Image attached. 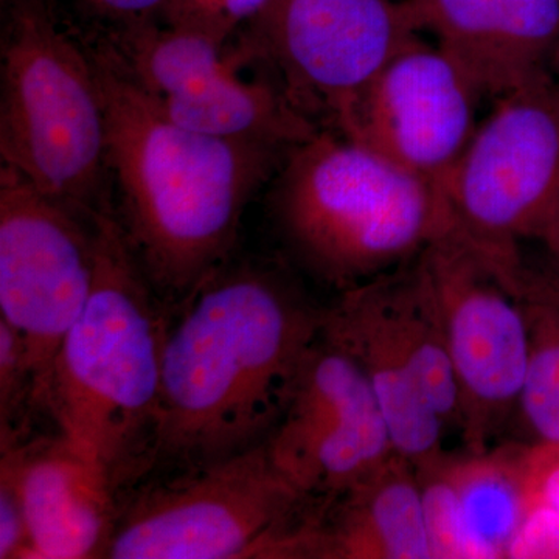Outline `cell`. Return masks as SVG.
I'll return each instance as SVG.
<instances>
[{
	"label": "cell",
	"mask_w": 559,
	"mask_h": 559,
	"mask_svg": "<svg viewBox=\"0 0 559 559\" xmlns=\"http://www.w3.org/2000/svg\"><path fill=\"white\" fill-rule=\"evenodd\" d=\"M3 3L11 7L22 5V3H46V5L53 7V0H3Z\"/></svg>",
	"instance_id": "83f0119b"
},
{
	"label": "cell",
	"mask_w": 559,
	"mask_h": 559,
	"mask_svg": "<svg viewBox=\"0 0 559 559\" xmlns=\"http://www.w3.org/2000/svg\"><path fill=\"white\" fill-rule=\"evenodd\" d=\"M151 289L114 209H103L94 288L58 349L43 412L116 489L139 476L159 403L168 322Z\"/></svg>",
	"instance_id": "3957f363"
},
{
	"label": "cell",
	"mask_w": 559,
	"mask_h": 559,
	"mask_svg": "<svg viewBox=\"0 0 559 559\" xmlns=\"http://www.w3.org/2000/svg\"><path fill=\"white\" fill-rule=\"evenodd\" d=\"M452 226L510 270L559 202V81L554 73L496 98L441 182Z\"/></svg>",
	"instance_id": "ba28073f"
},
{
	"label": "cell",
	"mask_w": 559,
	"mask_h": 559,
	"mask_svg": "<svg viewBox=\"0 0 559 559\" xmlns=\"http://www.w3.org/2000/svg\"><path fill=\"white\" fill-rule=\"evenodd\" d=\"M547 278H549V282L551 283V286H554L555 293L558 294L559 297V282L557 278L554 277V275L549 274L547 275Z\"/></svg>",
	"instance_id": "f546056e"
},
{
	"label": "cell",
	"mask_w": 559,
	"mask_h": 559,
	"mask_svg": "<svg viewBox=\"0 0 559 559\" xmlns=\"http://www.w3.org/2000/svg\"><path fill=\"white\" fill-rule=\"evenodd\" d=\"M87 50L105 103L117 221L151 288L182 301L227 263L242 213L289 148L180 127L109 39Z\"/></svg>",
	"instance_id": "7a4b0ae2"
},
{
	"label": "cell",
	"mask_w": 559,
	"mask_h": 559,
	"mask_svg": "<svg viewBox=\"0 0 559 559\" xmlns=\"http://www.w3.org/2000/svg\"><path fill=\"white\" fill-rule=\"evenodd\" d=\"M322 334L359 364L380 403L395 451L414 468L441 457L447 426L426 395L377 280L341 293L340 301L322 311Z\"/></svg>",
	"instance_id": "2e32d148"
},
{
	"label": "cell",
	"mask_w": 559,
	"mask_h": 559,
	"mask_svg": "<svg viewBox=\"0 0 559 559\" xmlns=\"http://www.w3.org/2000/svg\"><path fill=\"white\" fill-rule=\"evenodd\" d=\"M554 75L557 76L558 81H559V47H558V50H557V55H555V60H554Z\"/></svg>",
	"instance_id": "f1b7e54d"
},
{
	"label": "cell",
	"mask_w": 559,
	"mask_h": 559,
	"mask_svg": "<svg viewBox=\"0 0 559 559\" xmlns=\"http://www.w3.org/2000/svg\"><path fill=\"white\" fill-rule=\"evenodd\" d=\"M0 156L55 200L97 213L106 200L108 131L90 50L53 7H11L0 68Z\"/></svg>",
	"instance_id": "5b68a950"
},
{
	"label": "cell",
	"mask_w": 559,
	"mask_h": 559,
	"mask_svg": "<svg viewBox=\"0 0 559 559\" xmlns=\"http://www.w3.org/2000/svg\"><path fill=\"white\" fill-rule=\"evenodd\" d=\"M28 532L24 506L13 479L0 471V559H24Z\"/></svg>",
	"instance_id": "cb8c5ba5"
},
{
	"label": "cell",
	"mask_w": 559,
	"mask_h": 559,
	"mask_svg": "<svg viewBox=\"0 0 559 559\" xmlns=\"http://www.w3.org/2000/svg\"><path fill=\"white\" fill-rule=\"evenodd\" d=\"M451 455L415 468L432 559H484L471 538L452 477Z\"/></svg>",
	"instance_id": "ffe728a7"
},
{
	"label": "cell",
	"mask_w": 559,
	"mask_h": 559,
	"mask_svg": "<svg viewBox=\"0 0 559 559\" xmlns=\"http://www.w3.org/2000/svg\"><path fill=\"white\" fill-rule=\"evenodd\" d=\"M168 2L170 0H80L91 17L112 25L114 31L138 22L159 20Z\"/></svg>",
	"instance_id": "484cf974"
},
{
	"label": "cell",
	"mask_w": 559,
	"mask_h": 559,
	"mask_svg": "<svg viewBox=\"0 0 559 559\" xmlns=\"http://www.w3.org/2000/svg\"><path fill=\"white\" fill-rule=\"evenodd\" d=\"M428 280L459 390L460 426L468 454L489 441L518 409L528 360L522 304L525 271L509 270L454 226L418 253Z\"/></svg>",
	"instance_id": "52a82bcc"
},
{
	"label": "cell",
	"mask_w": 559,
	"mask_h": 559,
	"mask_svg": "<svg viewBox=\"0 0 559 559\" xmlns=\"http://www.w3.org/2000/svg\"><path fill=\"white\" fill-rule=\"evenodd\" d=\"M0 471L13 479L24 506V559L103 558L117 520L116 488L64 437L2 451Z\"/></svg>",
	"instance_id": "9a60e30c"
},
{
	"label": "cell",
	"mask_w": 559,
	"mask_h": 559,
	"mask_svg": "<svg viewBox=\"0 0 559 559\" xmlns=\"http://www.w3.org/2000/svg\"><path fill=\"white\" fill-rule=\"evenodd\" d=\"M418 35L406 0H278L250 28L249 49L277 62L307 116L319 108L334 121Z\"/></svg>",
	"instance_id": "7c38bea8"
},
{
	"label": "cell",
	"mask_w": 559,
	"mask_h": 559,
	"mask_svg": "<svg viewBox=\"0 0 559 559\" xmlns=\"http://www.w3.org/2000/svg\"><path fill=\"white\" fill-rule=\"evenodd\" d=\"M522 304L530 348L518 407L535 443L559 444V297L547 275L525 271Z\"/></svg>",
	"instance_id": "d6986e66"
},
{
	"label": "cell",
	"mask_w": 559,
	"mask_h": 559,
	"mask_svg": "<svg viewBox=\"0 0 559 559\" xmlns=\"http://www.w3.org/2000/svg\"><path fill=\"white\" fill-rule=\"evenodd\" d=\"M506 558L559 559V513L546 503H530Z\"/></svg>",
	"instance_id": "603a6c76"
},
{
	"label": "cell",
	"mask_w": 559,
	"mask_h": 559,
	"mask_svg": "<svg viewBox=\"0 0 559 559\" xmlns=\"http://www.w3.org/2000/svg\"><path fill=\"white\" fill-rule=\"evenodd\" d=\"M162 349L143 473L201 468L260 447L288 406L322 329L285 275L224 263L180 301Z\"/></svg>",
	"instance_id": "6da1fadb"
},
{
	"label": "cell",
	"mask_w": 559,
	"mask_h": 559,
	"mask_svg": "<svg viewBox=\"0 0 559 559\" xmlns=\"http://www.w3.org/2000/svg\"><path fill=\"white\" fill-rule=\"evenodd\" d=\"M97 213L55 200L9 165L0 167V319L27 352L38 411L58 349L94 288Z\"/></svg>",
	"instance_id": "9c48e42d"
},
{
	"label": "cell",
	"mask_w": 559,
	"mask_h": 559,
	"mask_svg": "<svg viewBox=\"0 0 559 559\" xmlns=\"http://www.w3.org/2000/svg\"><path fill=\"white\" fill-rule=\"evenodd\" d=\"M278 0H170L162 10V24L200 33L227 44L242 28L260 24Z\"/></svg>",
	"instance_id": "7402d4cb"
},
{
	"label": "cell",
	"mask_w": 559,
	"mask_h": 559,
	"mask_svg": "<svg viewBox=\"0 0 559 559\" xmlns=\"http://www.w3.org/2000/svg\"><path fill=\"white\" fill-rule=\"evenodd\" d=\"M527 481L528 506L543 502L559 513V444H528Z\"/></svg>",
	"instance_id": "d4e9b609"
},
{
	"label": "cell",
	"mask_w": 559,
	"mask_h": 559,
	"mask_svg": "<svg viewBox=\"0 0 559 559\" xmlns=\"http://www.w3.org/2000/svg\"><path fill=\"white\" fill-rule=\"evenodd\" d=\"M271 190L286 248L341 293L396 270L452 226L441 183L334 130L290 146Z\"/></svg>",
	"instance_id": "277c9868"
},
{
	"label": "cell",
	"mask_w": 559,
	"mask_h": 559,
	"mask_svg": "<svg viewBox=\"0 0 559 559\" xmlns=\"http://www.w3.org/2000/svg\"><path fill=\"white\" fill-rule=\"evenodd\" d=\"M418 31L450 55L481 98L554 73L559 0H406Z\"/></svg>",
	"instance_id": "5bb4252c"
},
{
	"label": "cell",
	"mask_w": 559,
	"mask_h": 559,
	"mask_svg": "<svg viewBox=\"0 0 559 559\" xmlns=\"http://www.w3.org/2000/svg\"><path fill=\"white\" fill-rule=\"evenodd\" d=\"M527 451L525 444H502L451 460L466 528L484 559L506 558L527 513Z\"/></svg>",
	"instance_id": "ac0fdd59"
},
{
	"label": "cell",
	"mask_w": 559,
	"mask_h": 559,
	"mask_svg": "<svg viewBox=\"0 0 559 559\" xmlns=\"http://www.w3.org/2000/svg\"><path fill=\"white\" fill-rule=\"evenodd\" d=\"M314 516L263 443L150 481L117 513L103 558H299Z\"/></svg>",
	"instance_id": "8992f818"
},
{
	"label": "cell",
	"mask_w": 559,
	"mask_h": 559,
	"mask_svg": "<svg viewBox=\"0 0 559 559\" xmlns=\"http://www.w3.org/2000/svg\"><path fill=\"white\" fill-rule=\"evenodd\" d=\"M38 411L27 352L16 331L0 319V441L2 451L27 441Z\"/></svg>",
	"instance_id": "44dd1931"
},
{
	"label": "cell",
	"mask_w": 559,
	"mask_h": 559,
	"mask_svg": "<svg viewBox=\"0 0 559 559\" xmlns=\"http://www.w3.org/2000/svg\"><path fill=\"white\" fill-rule=\"evenodd\" d=\"M143 91L168 119L202 134L290 146L320 130L288 92L238 75L226 44L156 20L108 38Z\"/></svg>",
	"instance_id": "30bf717a"
},
{
	"label": "cell",
	"mask_w": 559,
	"mask_h": 559,
	"mask_svg": "<svg viewBox=\"0 0 559 559\" xmlns=\"http://www.w3.org/2000/svg\"><path fill=\"white\" fill-rule=\"evenodd\" d=\"M538 240L546 246L547 252H549L551 264H554V271L551 275L559 282V202L551 213L549 221L540 231Z\"/></svg>",
	"instance_id": "4316f807"
},
{
	"label": "cell",
	"mask_w": 559,
	"mask_h": 559,
	"mask_svg": "<svg viewBox=\"0 0 559 559\" xmlns=\"http://www.w3.org/2000/svg\"><path fill=\"white\" fill-rule=\"evenodd\" d=\"M307 558L432 559L421 489L409 460L393 452L320 511Z\"/></svg>",
	"instance_id": "e0dca14e"
},
{
	"label": "cell",
	"mask_w": 559,
	"mask_h": 559,
	"mask_svg": "<svg viewBox=\"0 0 559 559\" xmlns=\"http://www.w3.org/2000/svg\"><path fill=\"white\" fill-rule=\"evenodd\" d=\"M480 100L457 62L418 35L345 106L334 131L441 183L479 127Z\"/></svg>",
	"instance_id": "4fadbf2b"
},
{
	"label": "cell",
	"mask_w": 559,
	"mask_h": 559,
	"mask_svg": "<svg viewBox=\"0 0 559 559\" xmlns=\"http://www.w3.org/2000/svg\"><path fill=\"white\" fill-rule=\"evenodd\" d=\"M264 447L275 469L319 509L396 452L359 364L322 329Z\"/></svg>",
	"instance_id": "8fae6325"
}]
</instances>
